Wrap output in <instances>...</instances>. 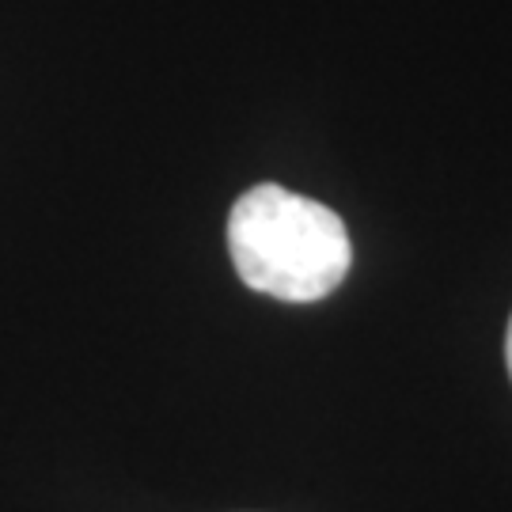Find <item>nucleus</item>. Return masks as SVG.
Masks as SVG:
<instances>
[{"label":"nucleus","instance_id":"f257e3e1","mask_svg":"<svg viewBox=\"0 0 512 512\" xmlns=\"http://www.w3.org/2000/svg\"><path fill=\"white\" fill-rule=\"evenodd\" d=\"M228 251L247 289L285 304L323 300L353 266V243L342 217L277 183L255 186L232 205Z\"/></svg>","mask_w":512,"mask_h":512},{"label":"nucleus","instance_id":"f03ea898","mask_svg":"<svg viewBox=\"0 0 512 512\" xmlns=\"http://www.w3.org/2000/svg\"><path fill=\"white\" fill-rule=\"evenodd\" d=\"M505 361H509V376H512V319H509V338H505Z\"/></svg>","mask_w":512,"mask_h":512}]
</instances>
